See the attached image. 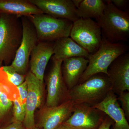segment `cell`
I'll list each match as a JSON object with an SVG mask.
<instances>
[{"label":"cell","mask_w":129,"mask_h":129,"mask_svg":"<svg viewBox=\"0 0 129 129\" xmlns=\"http://www.w3.org/2000/svg\"><path fill=\"white\" fill-rule=\"evenodd\" d=\"M89 63L86 58H70L63 61L62 72L64 83L69 90L78 84Z\"/></svg>","instance_id":"obj_16"},{"label":"cell","mask_w":129,"mask_h":129,"mask_svg":"<svg viewBox=\"0 0 129 129\" xmlns=\"http://www.w3.org/2000/svg\"><path fill=\"white\" fill-rule=\"evenodd\" d=\"M0 91L6 95L12 102L15 99H20L17 88L9 80L3 67L0 70Z\"/></svg>","instance_id":"obj_20"},{"label":"cell","mask_w":129,"mask_h":129,"mask_svg":"<svg viewBox=\"0 0 129 129\" xmlns=\"http://www.w3.org/2000/svg\"><path fill=\"white\" fill-rule=\"evenodd\" d=\"M90 54L70 37H63L53 42L52 60L62 61L75 57L88 58Z\"/></svg>","instance_id":"obj_17"},{"label":"cell","mask_w":129,"mask_h":129,"mask_svg":"<svg viewBox=\"0 0 129 129\" xmlns=\"http://www.w3.org/2000/svg\"><path fill=\"white\" fill-rule=\"evenodd\" d=\"M114 124V122L111 118L106 115L104 120L97 129H111L112 125Z\"/></svg>","instance_id":"obj_26"},{"label":"cell","mask_w":129,"mask_h":129,"mask_svg":"<svg viewBox=\"0 0 129 129\" xmlns=\"http://www.w3.org/2000/svg\"><path fill=\"white\" fill-rule=\"evenodd\" d=\"M34 27L39 41L54 42L69 37L73 22L42 13L27 17Z\"/></svg>","instance_id":"obj_5"},{"label":"cell","mask_w":129,"mask_h":129,"mask_svg":"<svg viewBox=\"0 0 129 129\" xmlns=\"http://www.w3.org/2000/svg\"><path fill=\"white\" fill-rule=\"evenodd\" d=\"M23 34L20 46L11 66L20 74L26 75L33 49L39 42L34 25L27 17H21Z\"/></svg>","instance_id":"obj_7"},{"label":"cell","mask_w":129,"mask_h":129,"mask_svg":"<svg viewBox=\"0 0 129 129\" xmlns=\"http://www.w3.org/2000/svg\"><path fill=\"white\" fill-rule=\"evenodd\" d=\"M20 95V99L22 104L25 106L26 99L28 94V86L25 81L22 84L17 87Z\"/></svg>","instance_id":"obj_25"},{"label":"cell","mask_w":129,"mask_h":129,"mask_svg":"<svg viewBox=\"0 0 129 129\" xmlns=\"http://www.w3.org/2000/svg\"><path fill=\"white\" fill-rule=\"evenodd\" d=\"M55 129H76L72 126L66 123L65 122L60 124Z\"/></svg>","instance_id":"obj_29"},{"label":"cell","mask_w":129,"mask_h":129,"mask_svg":"<svg viewBox=\"0 0 129 129\" xmlns=\"http://www.w3.org/2000/svg\"><path fill=\"white\" fill-rule=\"evenodd\" d=\"M118 100L121 103L122 109L124 112L127 120L129 118V92L128 91H125L119 95Z\"/></svg>","instance_id":"obj_24"},{"label":"cell","mask_w":129,"mask_h":129,"mask_svg":"<svg viewBox=\"0 0 129 129\" xmlns=\"http://www.w3.org/2000/svg\"><path fill=\"white\" fill-rule=\"evenodd\" d=\"M44 14L73 23L80 18L72 0H29Z\"/></svg>","instance_id":"obj_12"},{"label":"cell","mask_w":129,"mask_h":129,"mask_svg":"<svg viewBox=\"0 0 129 129\" xmlns=\"http://www.w3.org/2000/svg\"><path fill=\"white\" fill-rule=\"evenodd\" d=\"M22 34L21 17L0 13V67L3 64H11L21 44Z\"/></svg>","instance_id":"obj_1"},{"label":"cell","mask_w":129,"mask_h":129,"mask_svg":"<svg viewBox=\"0 0 129 129\" xmlns=\"http://www.w3.org/2000/svg\"><path fill=\"white\" fill-rule=\"evenodd\" d=\"M106 4L102 0H82L76 8L77 15L80 18L98 19L103 15Z\"/></svg>","instance_id":"obj_19"},{"label":"cell","mask_w":129,"mask_h":129,"mask_svg":"<svg viewBox=\"0 0 129 129\" xmlns=\"http://www.w3.org/2000/svg\"><path fill=\"white\" fill-rule=\"evenodd\" d=\"M3 70L7 74L10 82L17 87L25 81L26 75L20 74L11 65L3 66Z\"/></svg>","instance_id":"obj_22"},{"label":"cell","mask_w":129,"mask_h":129,"mask_svg":"<svg viewBox=\"0 0 129 129\" xmlns=\"http://www.w3.org/2000/svg\"><path fill=\"white\" fill-rule=\"evenodd\" d=\"M28 129H42L41 128H40V127H37V126H36V125L35 127H32V128H30Z\"/></svg>","instance_id":"obj_31"},{"label":"cell","mask_w":129,"mask_h":129,"mask_svg":"<svg viewBox=\"0 0 129 129\" xmlns=\"http://www.w3.org/2000/svg\"><path fill=\"white\" fill-rule=\"evenodd\" d=\"M13 117L12 122L23 123L26 114L25 106L22 104L21 99H15L13 102Z\"/></svg>","instance_id":"obj_21"},{"label":"cell","mask_w":129,"mask_h":129,"mask_svg":"<svg viewBox=\"0 0 129 129\" xmlns=\"http://www.w3.org/2000/svg\"><path fill=\"white\" fill-rule=\"evenodd\" d=\"M111 1L115 7L122 11V9L128 6L129 1L128 0H112Z\"/></svg>","instance_id":"obj_27"},{"label":"cell","mask_w":129,"mask_h":129,"mask_svg":"<svg viewBox=\"0 0 129 129\" xmlns=\"http://www.w3.org/2000/svg\"><path fill=\"white\" fill-rule=\"evenodd\" d=\"M128 48V45L124 42L112 43L102 36L99 49L88 57V67L78 84L96 74L103 73L107 75L108 70L112 63L119 57L127 53Z\"/></svg>","instance_id":"obj_4"},{"label":"cell","mask_w":129,"mask_h":129,"mask_svg":"<svg viewBox=\"0 0 129 129\" xmlns=\"http://www.w3.org/2000/svg\"><path fill=\"white\" fill-rule=\"evenodd\" d=\"M72 2L76 9V8L78 7L80 5L82 0H72Z\"/></svg>","instance_id":"obj_30"},{"label":"cell","mask_w":129,"mask_h":129,"mask_svg":"<svg viewBox=\"0 0 129 129\" xmlns=\"http://www.w3.org/2000/svg\"><path fill=\"white\" fill-rule=\"evenodd\" d=\"M112 89V85L108 76L97 74L69 90L70 99L75 104L93 107L102 102Z\"/></svg>","instance_id":"obj_2"},{"label":"cell","mask_w":129,"mask_h":129,"mask_svg":"<svg viewBox=\"0 0 129 129\" xmlns=\"http://www.w3.org/2000/svg\"><path fill=\"white\" fill-rule=\"evenodd\" d=\"M12 105L13 102L6 95L0 91V119L9 112Z\"/></svg>","instance_id":"obj_23"},{"label":"cell","mask_w":129,"mask_h":129,"mask_svg":"<svg viewBox=\"0 0 129 129\" xmlns=\"http://www.w3.org/2000/svg\"><path fill=\"white\" fill-rule=\"evenodd\" d=\"M52 60V67L46 79L47 95L45 106L49 107L59 106L70 100L69 90L62 76V61Z\"/></svg>","instance_id":"obj_8"},{"label":"cell","mask_w":129,"mask_h":129,"mask_svg":"<svg viewBox=\"0 0 129 129\" xmlns=\"http://www.w3.org/2000/svg\"><path fill=\"white\" fill-rule=\"evenodd\" d=\"M0 129H26L23 123L19 122H12L7 126H5Z\"/></svg>","instance_id":"obj_28"},{"label":"cell","mask_w":129,"mask_h":129,"mask_svg":"<svg viewBox=\"0 0 129 129\" xmlns=\"http://www.w3.org/2000/svg\"><path fill=\"white\" fill-rule=\"evenodd\" d=\"M103 112L114 122L115 129H129V125L124 112L120 107L116 95L112 90L108 92L100 103L93 107Z\"/></svg>","instance_id":"obj_15"},{"label":"cell","mask_w":129,"mask_h":129,"mask_svg":"<svg viewBox=\"0 0 129 129\" xmlns=\"http://www.w3.org/2000/svg\"><path fill=\"white\" fill-rule=\"evenodd\" d=\"M0 13L21 17L44 13L29 0H0Z\"/></svg>","instance_id":"obj_18"},{"label":"cell","mask_w":129,"mask_h":129,"mask_svg":"<svg viewBox=\"0 0 129 129\" xmlns=\"http://www.w3.org/2000/svg\"><path fill=\"white\" fill-rule=\"evenodd\" d=\"M70 37L90 55L99 49L102 41L100 26L91 19L80 18L73 23Z\"/></svg>","instance_id":"obj_6"},{"label":"cell","mask_w":129,"mask_h":129,"mask_svg":"<svg viewBox=\"0 0 129 129\" xmlns=\"http://www.w3.org/2000/svg\"><path fill=\"white\" fill-rule=\"evenodd\" d=\"M112 129H115V128H114V127H113H113H112Z\"/></svg>","instance_id":"obj_32"},{"label":"cell","mask_w":129,"mask_h":129,"mask_svg":"<svg viewBox=\"0 0 129 129\" xmlns=\"http://www.w3.org/2000/svg\"><path fill=\"white\" fill-rule=\"evenodd\" d=\"M25 81L28 86L25 103L26 114L23 123L26 129L36 126L35 113L43 101L44 83H42L30 71L27 73Z\"/></svg>","instance_id":"obj_10"},{"label":"cell","mask_w":129,"mask_h":129,"mask_svg":"<svg viewBox=\"0 0 129 129\" xmlns=\"http://www.w3.org/2000/svg\"><path fill=\"white\" fill-rule=\"evenodd\" d=\"M103 15L96 20L102 36L113 43L128 41L129 38V14L115 7L111 1H106Z\"/></svg>","instance_id":"obj_3"},{"label":"cell","mask_w":129,"mask_h":129,"mask_svg":"<svg viewBox=\"0 0 129 129\" xmlns=\"http://www.w3.org/2000/svg\"><path fill=\"white\" fill-rule=\"evenodd\" d=\"M53 55V42L40 41L30 54V71L42 83L47 66Z\"/></svg>","instance_id":"obj_14"},{"label":"cell","mask_w":129,"mask_h":129,"mask_svg":"<svg viewBox=\"0 0 129 129\" xmlns=\"http://www.w3.org/2000/svg\"><path fill=\"white\" fill-rule=\"evenodd\" d=\"M108 76L112 85V90L118 95L129 91V53L119 57L109 67Z\"/></svg>","instance_id":"obj_13"},{"label":"cell","mask_w":129,"mask_h":129,"mask_svg":"<svg viewBox=\"0 0 129 129\" xmlns=\"http://www.w3.org/2000/svg\"><path fill=\"white\" fill-rule=\"evenodd\" d=\"M74 103L69 100L54 107L45 106L39 118L38 125L42 129H55L67 121L73 112Z\"/></svg>","instance_id":"obj_11"},{"label":"cell","mask_w":129,"mask_h":129,"mask_svg":"<svg viewBox=\"0 0 129 129\" xmlns=\"http://www.w3.org/2000/svg\"><path fill=\"white\" fill-rule=\"evenodd\" d=\"M1 67H0V70H1Z\"/></svg>","instance_id":"obj_33"},{"label":"cell","mask_w":129,"mask_h":129,"mask_svg":"<svg viewBox=\"0 0 129 129\" xmlns=\"http://www.w3.org/2000/svg\"><path fill=\"white\" fill-rule=\"evenodd\" d=\"M106 115L88 104H75L73 112L64 122L76 129H97Z\"/></svg>","instance_id":"obj_9"}]
</instances>
